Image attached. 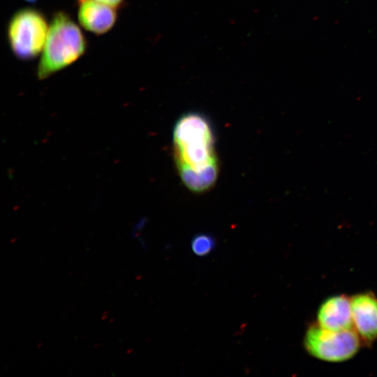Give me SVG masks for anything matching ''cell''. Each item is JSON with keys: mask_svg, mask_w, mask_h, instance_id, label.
Here are the masks:
<instances>
[{"mask_svg": "<svg viewBox=\"0 0 377 377\" xmlns=\"http://www.w3.org/2000/svg\"><path fill=\"white\" fill-rule=\"evenodd\" d=\"M172 140L174 161L185 186L193 193L211 189L219 163L210 121L198 112L184 113L175 124Z\"/></svg>", "mask_w": 377, "mask_h": 377, "instance_id": "6da1fadb", "label": "cell"}, {"mask_svg": "<svg viewBox=\"0 0 377 377\" xmlns=\"http://www.w3.org/2000/svg\"><path fill=\"white\" fill-rule=\"evenodd\" d=\"M86 42L77 24L69 16L54 15L38 68L39 79H45L77 59L84 52Z\"/></svg>", "mask_w": 377, "mask_h": 377, "instance_id": "7a4b0ae2", "label": "cell"}, {"mask_svg": "<svg viewBox=\"0 0 377 377\" xmlns=\"http://www.w3.org/2000/svg\"><path fill=\"white\" fill-rule=\"evenodd\" d=\"M361 339L354 328L331 330L313 324L306 332V351L320 360L339 362L350 359L358 351Z\"/></svg>", "mask_w": 377, "mask_h": 377, "instance_id": "3957f363", "label": "cell"}, {"mask_svg": "<svg viewBox=\"0 0 377 377\" xmlns=\"http://www.w3.org/2000/svg\"><path fill=\"white\" fill-rule=\"evenodd\" d=\"M47 24L38 11L26 8L15 13L8 25V36L11 49L22 59L36 57L44 47Z\"/></svg>", "mask_w": 377, "mask_h": 377, "instance_id": "277c9868", "label": "cell"}, {"mask_svg": "<svg viewBox=\"0 0 377 377\" xmlns=\"http://www.w3.org/2000/svg\"><path fill=\"white\" fill-rule=\"evenodd\" d=\"M354 329L366 343L377 338V298L372 293H361L350 299Z\"/></svg>", "mask_w": 377, "mask_h": 377, "instance_id": "5b68a950", "label": "cell"}, {"mask_svg": "<svg viewBox=\"0 0 377 377\" xmlns=\"http://www.w3.org/2000/svg\"><path fill=\"white\" fill-rule=\"evenodd\" d=\"M318 324L331 330L354 328L350 299L346 295H336L325 300L318 312Z\"/></svg>", "mask_w": 377, "mask_h": 377, "instance_id": "8992f818", "label": "cell"}, {"mask_svg": "<svg viewBox=\"0 0 377 377\" xmlns=\"http://www.w3.org/2000/svg\"><path fill=\"white\" fill-rule=\"evenodd\" d=\"M114 7L96 0H80V23L88 31L103 34L111 29L116 20Z\"/></svg>", "mask_w": 377, "mask_h": 377, "instance_id": "52a82bcc", "label": "cell"}, {"mask_svg": "<svg viewBox=\"0 0 377 377\" xmlns=\"http://www.w3.org/2000/svg\"><path fill=\"white\" fill-rule=\"evenodd\" d=\"M215 246L214 237L208 233L197 234L191 242V249L193 253L200 257L206 256L211 253Z\"/></svg>", "mask_w": 377, "mask_h": 377, "instance_id": "ba28073f", "label": "cell"}, {"mask_svg": "<svg viewBox=\"0 0 377 377\" xmlns=\"http://www.w3.org/2000/svg\"><path fill=\"white\" fill-rule=\"evenodd\" d=\"M96 1L105 3L113 6H117L122 1V0H96Z\"/></svg>", "mask_w": 377, "mask_h": 377, "instance_id": "9c48e42d", "label": "cell"}, {"mask_svg": "<svg viewBox=\"0 0 377 377\" xmlns=\"http://www.w3.org/2000/svg\"><path fill=\"white\" fill-rule=\"evenodd\" d=\"M27 1H29V2H34V1H36V0H27Z\"/></svg>", "mask_w": 377, "mask_h": 377, "instance_id": "30bf717a", "label": "cell"}]
</instances>
